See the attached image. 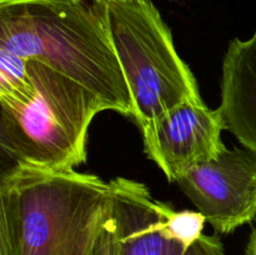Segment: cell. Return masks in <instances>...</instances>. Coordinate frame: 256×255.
<instances>
[{"label": "cell", "instance_id": "obj_1", "mask_svg": "<svg viewBox=\"0 0 256 255\" xmlns=\"http://www.w3.org/2000/svg\"><path fill=\"white\" fill-rule=\"evenodd\" d=\"M0 49L38 60L128 118L135 108L99 0H0Z\"/></svg>", "mask_w": 256, "mask_h": 255}, {"label": "cell", "instance_id": "obj_2", "mask_svg": "<svg viewBox=\"0 0 256 255\" xmlns=\"http://www.w3.org/2000/svg\"><path fill=\"white\" fill-rule=\"evenodd\" d=\"M112 205L98 175L14 164L0 178V255H92Z\"/></svg>", "mask_w": 256, "mask_h": 255}, {"label": "cell", "instance_id": "obj_3", "mask_svg": "<svg viewBox=\"0 0 256 255\" xmlns=\"http://www.w3.org/2000/svg\"><path fill=\"white\" fill-rule=\"evenodd\" d=\"M28 60L35 92L24 102H0L2 152L14 164L75 169L86 162L88 130L104 105L74 80Z\"/></svg>", "mask_w": 256, "mask_h": 255}, {"label": "cell", "instance_id": "obj_4", "mask_svg": "<svg viewBox=\"0 0 256 255\" xmlns=\"http://www.w3.org/2000/svg\"><path fill=\"white\" fill-rule=\"evenodd\" d=\"M135 108L140 132L186 102H204L152 0H99Z\"/></svg>", "mask_w": 256, "mask_h": 255}, {"label": "cell", "instance_id": "obj_5", "mask_svg": "<svg viewBox=\"0 0 256 255\" xmlns=\"http://www.w3.org/2000/svg\"><path fill=\"white\" fill-rule=\"evenodd\" d=\"M176 184L220 234H230L256 218V154L246 148H226Z\"/></svg>", "mask_w": 256, "mask_h": 255}, {"label": "cell", "instance_id": "obj_6", "mask_svg": "<svg viewBox=\"0 0 256 255\" xmlns=\"http://www.w3.org/2000/svg\"><path fill=\"white\" fill-rule=\"evenodd\" d=\"M219 110L186 102L142 132L144 150L168 180L176 182L192 168L216 159L226 146Z\"/></svg>", "mask_w": 256, "mask_h": 255}, {"label": "cell", "instance_id": "obj_7", "mask_svg": "<svg viewBox=\"0 0 256 255\" xmlns=\"http://www.w3.org/2000/svg\"><path fill=\"white\" fill-rule=\"evenodd\" d=\"M109 182L119 255H192L194 245L186 246L170 232L172 206L155 200L139 182L115 178Z\"/></svg>", "mask_w": 256, "mask_h": 255}, {"label": "cell", "instance_id": "obj_8", "mask_svg": "<svg viewBox=\"0 0 256 255\" xmlns=\"http://www.w3.org/2000/svg\"><path fill=\"white\" fill-rule=\"evenodd\" d=\"M225 130L256 154V32L230 42L222 62V102Z\"/></svg>", "mask_w": 256, "mask_h": 255}, {"label": "cell", "instance_id": "obj_9", "mask_svg": "<svg viewBox=\"0 0 256 255\" xmlns=\"http://www.w3.org/2000/svg\"><path fill=\"white\" fill-rule=\"evenodd\" d=\"M34 92L29 60L0 49V102H24Z\"/></svg>", "mask_w": 256, "mask_h": 255}, {"label": "cell", "instance_id": "obj_10", "mask_svg": "<svg viewBox=\"0 0 256 255\" xmlns=\"http://www.w3.org/2000/svg\"><path fill=\"white\" fill-rule=\"evenodd\" d=\"M206 222L200 212H175L172 210L168 219L172 236L186 246H192L204 235V224Z\"/></svg>", "mask_w": 256, "mask_h": 255}, {"label": "cell", "instance_id": "obj_11", "mask_svg": "<svg viewBox=\"0 0 256 255\" xmlns=\"http://www.w3.org/2000/svg\"><path fill=\"white\" fill-rule=\"evenodd\" d=\"M92 255H119V242L112 215L102 225Z\"/></svg>", "mask_w": 256, "mask_h": 255}, {"label": "cell", "instance_id": "obj_12", "mask_svg": "<svg viewBox=\"0 0 256 255\" xmlns=\"http://www.w3.org/2000/svg\"><path fill=\"white\" fill-rule=\"evenodd\" d=\"M192 255H224L222 240L216 235H202L194 244Z\"/></svg>", "mask_w": 256, "mask_h": 255}, {"label": "cell", "instance_id": "obj_13", "mask_svg": "<svg viewBox=\"0 0 256 255\" xmlns=\"http://www.w3.org/2000/svg\"><path fill=\"white\" fill-rule=\"evenodd\" d=\"M245 255H256V229L252 232V236H250Z\"/></svg>", "mask_w": 256, "mask_h": 255}]
</instances>
